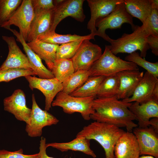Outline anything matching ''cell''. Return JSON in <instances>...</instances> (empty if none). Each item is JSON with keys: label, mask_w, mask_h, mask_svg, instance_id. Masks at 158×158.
Returning <instances> with one entry per match:
<instances>
[{"label": "cell", "mask_w": 158, "mask_h": 158, "mask_svg": "<svg viewBox=\"0 0 158 158\" xmlns=\"http://www.w3.org/2000/svg\"><path fill=\"white\" fill-rule=\"evenodd\" d=\"M83 40L71 42L59 45L56 52V60L71 59L77 51Z\"/></svg>", "instance_id": "obj_32"}, {"label": "cell", "mask_w": 158, "mask_h": 158, "mask_svg": "<svg viewBox=\"0 0 158 158\" xmlns=\"http://www.w3.org/2000/svg\"><path fill=\"white\" fill-rule=\"evenodd\" d=\"M125 60L134 63L147 70L156 77H158V62H151L141 57L136 51L129 54L125 57Z\"/></svg>", "instance_id": "obj_31"}, {"label": "cell", "mask_w": 158, "mask_h": 158, "mask_svg": "<svg viewBox=\"0 0 158 158\" xmlns=\"http://www.w3.org/2000/svg\"><path fill=\"white\" fill-rule=\"evenodd\" d=\"M142 24L149 35L158 36V9L154 8L150 16Z\"/></svg>", "instance_id": "obj_34"}, {"label": "cell", "mask_w": 158, "mask_h": 158, "mask_svg": "<svg viewBox=\"0 0 158 158\" xmlns=\"http://www.w3.org/2000/svg\"><path fill=\"white\" fill-rule=\"evenodd\" d=\"M22 0H0V27L7 22L22 2Z\"/></svg>", "instance_id": "obj_30"}, {"label": "cell", "mask_w": 158, "mask_h": 158, "mask_svg": "<svg viewBox=\"0 0 158 158\" xmlns=\"http://www.w3.org/2000/svg\"><path fill=\"white\" fill-rule=\"evenodd\" d=\"M90 9L91 17L88 22L87 28L94 36L97 29L95 26L96 20L110 14L118 4L124 0H87Z\"/></svg>", "instance_id": "obj_15"}, {"label": "cell", "mask_w": 158, "mask_h": 158, "mask_svg": "<svg viewBox=\"0 0 158 158\" xmlns=\"http://www.w3.org/2000/svg\"><path fill=\"white\" fill-rule=\"evenodd\" d=\"M51 71L55 78L62 83L75 72L71 59L56 60Z\"/></svg>", "instance_id": "obj_29"}, {"label": "cell", "mask_w": 158, "mask_h": 158, "mask_svg": "<svg viewBox=\"0 0 158 158\" xmlns=\"http://www.w3.org/2000/svg\"><path fill=\"white\" fill-rule=\"evenodd\" d=\"M90 76L89 70H79L75 71L62 83V91L70 95L81 86Z\"/></svg>", "instance_id": "obj_27"}, {"label": "cell", "mask_w": 158, "mask_h": 158, "mask_svg": "<svg viewBox=\"0 0 158 158\" xmlns=\"http://www.w3.org/2000/svg\"><path fill=\"white\" fill-rule=\"evenodd\" d=\"M115 158H138L140 150L136 138L132 132H125L116 142Z\"/></svg>", "instance_id": "obj_17"}, {"label": "cell", "mask_w": 158, "mask_h": 158, "mask_svg": "<svg viewBox=\"0 0 158 158\" xmlns=\"http://www.w3.org/2000/svg\"><path fill=\"white\" fill-rule=\"evenodd\" d=\"M147 42L152 52L156 56L158 55V36L149 35L147 37Z\"/></svg>", "instance_id": "obj_37"}, {"label": "cell", "mask_w": 158, "mask_h": 158, "mask_svg": "<svg viewBox=\"0 0 158 158\" xmlns=\"http://www.w3.org/2000/svg\"><path fill=\"white\" fill-rule=\"evenodd\" d=\"M4 109L13 114L16 119L28 124L30 120L32 109L26 105L25 95L20 89L15 90L10 96L3 100Z\"/></svg>", "instance_id": "obj_12"}, {"label": "cell", "mask_w": 158, "mask_h": 158, "mask_svg": "<svg viewBox=\"0 0 158 158\" xmlns=\"http://www.w3.org/2000/svg\"><path fill=\"white\" fill-rule=\"evenodd\" d=\"M116 74L120 80L119 89L116 96L117 98L123 100L130 97L142 78L144 72L139 70H128Z\"/></svg>", "instance_id": "obj_18"}, {"label": "cell", "mask_w": 158, "mask_h": 158, "mask_svg": "<svg viewBox=\"0 0 158 158\" xmlns=\"http://www.w3.org/2000/svg\"><path fill=\"white\" fill-rule=\"evenodd\" d=\"M35 14L45 11L52 10L54 7V0H31Z\"/></svg>", "instance_id": "obj_35"}, {"label": "cell", "mask_w": 158, "mask_h": 158, "mask_svg": "<svg viewBox=\"0 0 158 158\" xmlns=\"http://www.w3.org/2000/svg\"><path fill=\"white\" fill-rule=\"evenodd\" d=\"M132 17L127 11L124 1L118 4L109 15L96 20L95 26L98 28L96 35L109 42L111 38L106 34V30L120 28L124 23L130 24L133 30L137 25L134 24Z\"/></svg>", "instance_id": "obj_6"}, {"label": "cell", "mask_w": 158, "mask_h": 158, "mask_svg": "<svg viewBox=\"0 0 158 158\" xmlns=\"http://www.w3.org/2000/svg\"><path fill=\"white\" fill-rule=\"evenodd\" d=\"M2 39L8 45V52L6 59L0 67V71L12 68L32 70L26 55L18 45L14 37L2 36Z\"/></svg>", "instance_id": "obj_14"}, {"label": "cell", "mask_w": 158, "mask_h": 158, "mask_svg": "<svg viewBox=\"0 0 158 158\" xmlns=\"http://www.w3.org/2000/svg\"><path fill=\"white\" fill-rule=\"evenodd\" d=\"M105 77L103 76L90 77L81 86L70 95L77 97H93L96 98L100 86Z\"/></svg>", "instance_id": "obj_26"}, {"label": "cell", "mask_w": 158, "mask_h": 158, "mask_svg": "<svg viewBox=\"0 0 158 158\" xmlns=\"http://www.w3.org/2000/svg\"><path fill=\"white\" fill-rule=\"evenodd\" d=\"M128 108L138 121V125L140 128L149 126L151 118H158V101L154 99L141 104L134 102Z\"/></svg>", "instance_id": "obj_19"}, {"label": "cell", "mask_w": 158, "mask_h": 158, "mask_svg": "<svg viewBox=\"0 0 158 158\" xmlns=\"http://www.w3.org/2000/svg\"><path fill=\"white\" fill-rule=\"evenodd\" d=\"M51 104L53 107H61L63 111L69 114L79 113L86 120H90L91 115L95 111L93 107V97H80L72 96L61 91L56 95Z\"/></svg>", "instance_id": "obj_5"}, {"label": "cell", "mask_w": 158, "mask_h": 158, "mask_svg": "<svg viewBox=\"0 0 158 158\" xmlns=\"http://www.w3.org/2000/svg\"><path fill=\"white\" fill-rule=\"evenodd\" d=\"M157 84L158 78L147 71L136 86L132 96L122 100L128 103L137 102L141 104L153 99V91Z\"/></svg>", "instance_id": "obj_16"}, {"label": "cell", "mask_w": 158, "mask_h": 158, "mask_svg": "<svg viewBox=\"0 0 158 158\" xmlns=\"http://www.w3.org/2000/svg\"><path fill=\"white\" fill-rule=\"evenodd\" d=\"M132 103L120 100L116 96L107 98H95L93 104L95 112L91 115L90 119L119 128L125 127L127 131L132 132L133 129L138 125L134 122L136 118L128 108Z\"/></svg>", "instance_id": "obj_1"}, {"label": "cell", "mask_w": 158, "mask_h": 158, "mask_svg": "<svg viewBox=\"0 0 158 158\" xmlns=\"http://www.w3.org/2000/svg\"><path fill=\"white\" fill-rule=\"evenodd\" d=\"M32 112L29 123L26 124L25 131L31 137L40 136L44 127L56 125L59 120L45 110H43L38 105L35 95H32Z\"/></svg>", "instance_id": "obj_8"}, {"label": "cell", "mask_w": 158, "mask_h": 158, "mask_svg": "<svg viewBox=\"0 0 158 158\" xmlns=\"http://www.w3.org/2000/svg\"><path fill=\"white\" fill-rule=\"evenodd\" d=\"M52 20V10L35 14L26 42H30L49 31Z\"/></svg>", "instance_id": "obj_21"}, {"label": "cell", "mask_w": 158, "mask_h": 158, "mask_svg": "<svg viewBox=\"0 0 158 158\" xmlns=\"http://www.w3.org/2000/svg\"><path fill=\"white\" fill-rule=\"evenodd\" d=\"M125 132L116 126L94 121L84 127L76 137L96 140L103 148L106 158H115V144Z\"/></svg>", "instance_id": "obj_2"}, {"label": "cell", "mask_w": 158, "mask_h": 158, "mask_svg": "<svg viewBox=\"0 0 158 158\" xmlns=\"http://www.w3.org/2000/svg\"><path fill=\"white\" fill-rule=\"evenodd\" d=\"M138 158H155L154 157L150 155H142V156L139 157Z\"/></svg>", "instance_id": "obj_40"}, {"label": "cell", "mask_w": 158, "mask_h": 158, "mask_svg": "<svg viewBox=\"0 0 158 158\" xmlns=\"http://www.w3.org/2000/svg\"><path fill=\"white\" fill-rule=\"evenodd\" d=\"M39 153L33 154H24L22 149L14 151L0 150V158H39Z\"/></svg>", "instance_id": "obj_36"}, {"label": "cell", "mask_w": 158, "mask_h": 158, "mask_svg": "<svg viewBox=\"0 0 158 158\" xmlns=\"http://www.w3.org/2000/svg\"><path fill=\"white\" fill-rule=\"evenodd\" d=\"M35 16L31 0H23L13 14L1 27L9 30L11 25L18 27L19 32L26 42Z\"/></svg>", "instance_id": "obj_9"}, {"label": "cell", "mask_w": 158, "mask_h": 158, "mask_svg": "<svg viewBox=\"0 0 158 158\" xmlns=\"http://www.w3.org/2000/svg\"><path fill=\"white\" fill-rule=\"evenodd\" d=\"M89 40L83 41L77 51L71 59L75 71H88L102 54V49Z\"/></svg>", "instance_id": "obj_10"}, {"label": "cell", "mask_w": 158, "mask_h": 158, "mask_svg": "<svg viewBox=\"0 0 158 158\" xmlns=\"http://www.w3.org/2000/svg\"><path fill=\"white\" fill-rule=\"evenodd\" d=\"M128 70H139V68L134 63L123 60L116 56L106 45L103 53L89 70L90 76L106 77Z\"/></svg>", "instance_id": "obj_4"}, {"label": "cell", "mask_w": 158, "mask_h": 158, "mask_svg": "<svg viewBox=\"0 0 158 158\" xmlns=\"http://www.w3.org/2000/svg\"><path fill=\"white\" fill-rule=\"evenodd\" d=\"M90 140L85 138L76 137L69 142L48 143L46 144V146L47 148L51 147L56 148L61 152L68 150L79 151L95 158L96 155L90 147Z\"/></svg>", "instance_id": "obj_24"}, {"label": "cell", "mask_w": 158, "mask_h": 158, "mask_svg": "<svg viewBox=\"0 0 158 158\" xmlns=\"http://www.w3.org/2000/svg\"><path fill=\"white\" fill-rule=\"evenodd\" d=\"M148 35L143 25L140 26L137 25L132 33H124L117 39H111L109 42L111 44L107 46L116 55L119 53L130 54L138 50L140 56L144 58L150 49L147 42Z\"/></svg>", "instance_id": "obj_3"}, {"label": "cell", "mask_w": 158, "mask_h": 158, "mask_svg": "<svg viewBox=\"0 0 158 158\" xmlns=\"http://www.w3.org/2000/svg\"><path fill=\"white\" fill-rule=\"evenodd\" d=\"M16 37V40L20 42L30 64L32 69L39 78L51 79L54 77L51 71L47 69L43 64L41 59L28 45L22 35L15 30H9Z\"/></svg>", "instance_id": "obj_20"}, {"label": "cell", "mask_w": 158, "mask_h": 158, "mask_svg": "<svg viewBox=\"0 0 158 158\" xmlns=\"http://www.w3.org/2000/svg\"><path fill=\"white\" fill-rule=\"evenodd\" d=\"M40 41L54 44H62L66 43L85 40H95V36L90 34L85 36L75 34L61 35L55 31H49L37 38Z\"/></svg>", "instance_id": "obj_25"}, {"label": "cell", "mask_w": 158, "mask_h": 158, "mask_svg": "<svg viewBox=\"0 0 158 158\" xmlns=\"http://www.w3.org/2000/svg\"><path fill=\"white\" fill-rule=\"evenodd\" d=\"M27 44L41 59L44 61L49 70L51 71L56 60V52L59 45L46 43L37 39Z\"/></svg>", "instance_id": "obj_22"}, {"label": "cell", "mask_w": 158, "mask_h": 158, "mask_svg": "<svg viewBox=\"0 0 158 158\" xmlns=\"http://www.w3.org/2000/svg\"><path fill=\"white\" fill-rule=\"evenodd\" d=\"M29 83V86L32 90L36 89L40 90L45 97V110L48 111L51 108L54 97L62 91V84L56 78L43 79L35 76L25 77Z\"/></svg>", "instance_id": "obj_11"}, {"label": "cell", "mask_w": 158, "mask_h": 158, "mask_svg": "<svg viewBox=\"0 0 158 158\" xmlns=\"http://www.w3.org/2000/svg\"><path fill=\"white\" fill-rule=\"evenodd\" d=\"M119 85V79L117 74L105 77L99 87L97 98H107L116 96Z\"/></svg>", "instance_id": "obj_28"}, {"label": "cell", "mask_w": 158, "mask_h": 158, "mask_svg": "<svg viewBox=\"0 0 158 158\" xmlns=\"http://www.w3.org/2000/svg\"><path fill=\"white\" fill-rule=\"evenodd\" d=\"M36 75V73L32 70L10 68L0 71V82H7L20 77Z\"/></svg>", "instance_id": "obj_33"}, {"label": "cell", "mask_w": 158, "mask_h": 158, "mask_svg": "<svg viewBox=\"0 0 158 158\" xmlns=\"http://www.w3.org/2000/svg\"><path fill=\"white\" fill-rule=\"evenodd\" d=\"M84 0H54L55 5L52 10L51 25L49 31H55L57 26L63 19L70 16L83 22L85 16L83 8Z\"/></svg>", "instance_id": "obj_7"}, {"label": "cell", "mask_w": 158, "mask_h": 158, "mask_svg": "<svg viewBox=\"0 0 158 158\" xmlns=\"http://www.w3.org/2000/svg\"><path fill=\"white\" fill-rule=\"evenodd\" d=\"M46 138L42 137L40 141V144L39 152L40 155L39 158H55L48 156L46 153Z\"/></svg>", "instance_id": "obj_38"}, {"label": "cell", "mask_w": 158, "mask_h": 158, "mask_svg": "<svg viewBox=\"0 0 158 158\" xmlns=\"http://www.w3.org/2000/svg\"><path fill=\"white\" fill-rule=\"evenodd\" d=\"M125 8L132 17L143 23L154 8L152 0H124Z\"/></svg>", "instance_id": "obj_23"}, {"label": "cell", "mask_w": 158, "mask_h": 158, "mask_svg": "<svg viewBox=\"0 0 158 158\" xmlns=\"http://www.w3.org/2000/svg\"><path fill=\"white\" fill-rule=\"evenodd\" d=\"M149 125L156 132L158 133V118H154L150 119V120Z\"/></svg>", "instance_id": "obj_39"}, {"label": "cell", "mask_w": 158, "mask_h": 158, "mask_svg": "<svg viewBox=\"0 0 158 158\" xmlns=\"http://www.w3.org/2000/svg\"><path fill=\"white\" fill-rule=\"evenodd\" d=\"M138 143L140 155H148L158 158V133L151 126L136 127L133 130Z\"/></svg>", "instance_id": "obj_13"}]
</instances>
